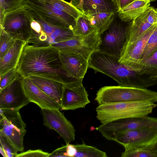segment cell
Masks as SVG:
<instances>
[{
	"label": "cell",
	"mask_w": 157,
	"mask_h": 157,
	"mask_svg": "<svg viewBox=\"0 0 157 157\" xmlns=\"http://www.w3.org/2000/svg\"><path fill=\"white\" fill-rule=\"evenodd\" d=\"M22 77L37 76L62 83L76 81L65 70L59 56V49L51 45L35 47L26 44L17 67Z\"/></svg>",
	"instance_id": "6da1fadb"
},
{
	"label": "cell",
	"mask_w": 157,
	"mask_h": 157,
	"mask_svg": "<svg viewBox=\"0 0 157 157\" xmlns=\"http://www.w3.org/2000/svg\"><path fill=\"white\" fill-rule=\"evenodd\" d=\"M157 106L155 103L134 101L111 103L99 105L96 117L101 124L116 120L147 116Z\"/></svg>",
	"instance_id": "7a4b0ae2"
},
{
	"label": "cell",
	"mask_w": 157,
	"mask_h": 157,
	"mask_svg": "<svg viewBox=\"0 0 157 157\" xmlns=\"http://www.w3.org/2000/svg\"><path fill=\"white\" fill-rule=\"evenodd\" d=\"M99 105L111 103L134 101L157 102V92L146 88L120 86H106L98 91L94 99Z\"/></svg>",
	"instance_id": "3957f363"
},
{
	"label": "cell",
	"mask_w": 157,
	"mask_h": 157,
	"mask_svg": "<svg viewBox=\"0 0 157 157\" xmlns=\"http://www.w3.org/2000/svg\"><path fill=\"white\" fill-rule=\"evenodd\" d=\"M0 134L3 136L17 152L24 149V137L26 125L19 110L0 109Z\"/></svg>",
	"instance_id": "277c9868"
},
{
	"label": "cell",
	"mask_w": 157,
	"mask_h": 157,
	"mask_svg": "<svg viewBox=\"0 0 157 157\" xmlns=\"http://www.w3.org/2000/svg\"><path fill=\"white\" fill-rule=\"evenodd\" d=\"M32 16L23 5L13 11L5 13L0 26L15 40L26 43L30 38L32 30L31 27Z\"/></svg>",
	"instance_id": "5b68a950"
},
{
	"label": "cell",
	"mask_w": 157,
	"mask_h": 157,
	"mask_svg": "<svg viewBox=\"0 0 157 157\" xmlns=\"http://www.w3.org/2000/svg\"><path fill=\"white\" fill-rule=\"evenodd\" d=\"M157 126V118L146 116L116 120L102 124L96 128L105 138L114 140L116 136L126 131L139 128Z\"/></svg>",
	"instance_id": "8992f818"
},
{
	"label": "cell",
	"mask_w": 157,
	"mask_h": 157,
	"mask_svg": "<svg viewBox=\"0 0 157 157\" xmlns=\"http://www.w3.org/2000/svg\"><path fill=\"white\" fill-rule=\"evenodd\" d=\"M23 5L32 8L52 26L66 27L73 31L75 27L76 19L54 7L45 0H24Z\"/></svg>",
	"instance_id": "52a82bcc"
},
{
	"label": "cell",
	"mask_w": 157,
	"mask_h": 157,
	"mask_svg": "<svg viewBox=\"0 0 157 157\" xmlns=\"http://www.w3.org/2000/svg\"><path fill=\"white\" fill-rule=\"evenodd\" d=\"M126 27L114 19L109 28L100 35L99 50L120 57L126 40Z\"/></svg>",
	"instance_id": "ba28073f"
},
{
	"label": "cell",
	"mask_w": 157,
	"mask_h": 157,
	"mask_svg": "<svg viewBox=\"0 0 157 157\" xmlns=\"http://www.w3.org/2000/svg\"><path fill=\"white\" fill-rule=\"evenodd\" d=\"M157 140V126L131 130L123 132L114 140L122 145L125 150L144 148Z\"/></svg>",
	"instance_id": "9c48e42d"
},
{
	"label": "cell",
	"mask_w": 157,
	"mask_h": 157,
	"mask_svg": "<svg viewBox=\"0 0 157 157\" xmlns=\"http://www.w3.org/2000/svg\"><path fill=\"white\" fill-rule=\"evenodd\" d=\"M57 109H41L44 125L56 132L64 140L66 144L75 140V130L74 127Z\"/></svg>",
	"instance_id": "30bf717a"
},
{
	"label": "cell",
	"mask_w": 157,
	"mask_h": 157,
	"mask_svg": "<svg viewBox=\"0 0 157 157\" xmlns=\"http://www.w3.org/2000/svg\"><path fill=\"white\" fill-rule=\"evenodd\" d=\"M100 35L96 32L87 36H75L73 38L51 46L58 48L59 51L81 53L89 60L93 53L99 49Z\"/></svg>",
	"instance_id": "8fae6325"
},
{
	"label": "cell",
	"mask_w": 157,
	"mask_h": 157,
	"mask_svg": "<svg viewBox=\"0 0 157 157\" xmlns=\"http://www.w3.org/2000/svg\"><path fill=\"white\" fill-rule=\"evenodd\" d=\"M82 81V79L77 80L63 84L60 109L68 110L84 108L90 103Z\"/></svg>",
	"instance_id": "7c38bea8"
},
{
	"label": "cell",
	"mask_w": 157,
	"mask_h": 157,
	"mask_svg": "<svg viewBox=\"0 0 157 157\" xmlns=\"http://www.w3.org/2000/svg\"><path fill=\"white\" fill-rule=\"evenodd\" d=\"M21 77L0 90V109L20 110L30 102L22 87Z\"/></svg>",
	"instance_id": "4fadbf2b"
},
{
	"label": "cell",
	"mask_w": 157,
	"mask_h": 157,
	"mask_svg": "<svg viewBox=\"0 0 157 157\" xmlns=\"http://www.w3.org/2000/svg\"><path fill=\"white\" fill-rule=\"evenodd\" d=\"M156 24L152 25L137 40L131 44H124L119 59L120 62L132 67L137 65Z\"/></svg>",
	"instance_id": "5bb4252c"
},
{
	"label": "cell",
	"mask_w": 157,
	"mask_h": 157,
	"mask_svg": "<svg viewBox=\"0 0 157 157\" xmlns=\"http://www.w3.org/2000/svg\"><path fill=\"white\" fill-rule=\"evenodd\" d=\"M59 56L65 70L72 78L82 79L89 67V59L81 53L59 51Z\"/></svg>",
	"instance_id": "9a60e30c"
},
{
	"label": "cell",
	"mask_w": 157,
	"mask_h": 157,
	"mask_svg": "<svg viewBox=\"0 0 157 157\" xmlns=\"http://www.w3.org/2000/svg\"><path fill=\"white\" fill-rule=\"evenodd\" d=\"M21 81L24 92L31 102L41 109H60V105L55 100L41 90L28 77H21Z\"/></svg>",
	"instance_id": "2e32d148"
},
{
	"label": "cell",
	"mask_w": 157,
	"mask_h": 157,
	"mask_svg": "<svg viewBox=\"0 0 157 157\" xmlns=\"http://www.w3.org/2000/svg\"><path fill=\"white\" fill-rule=\"evenodd\" d=\"M26 44L25 41L15 40L7 53L0 59V76L17 68L23 49Z\"/></svg>",
	"instance_id": "e0dca14e"
},
{
	"label": "cell",
	"mask_w": 157,
	"mask_h": 157,
	"mask_svg": "<svg viewBox=\"0 0 157 157\" xmlns=\"http://www.w3.org/2000/svg\"><path fill=\"white\" fill-rule=\"evenodd\" d=\"M46 94L53 98L60 106L63 84L45 78L30 75L28 77Z\"/></svg>",
	"instance_id": "ac0fdd59"
},
{
	"label": "cell",
	"mask_w": 157,
	"mask_h": 157,
	"mask_svg": "<svg viewBox=\"0 0 157 157\" xmlns=\"http://www.w3.org/2000/svg\"><path fill=\"white\" fill-rule=\"evenodd\" d=\"M83 14L100 35L109 28L115 18V13L98 9L88 11Z\"/></svg>",
	"instance_id": "d6986e66"
},
{
	"label": "cell",
	"mask_w": 157,
	"mask_h": 157,
	"mask_svg": "<svg viewBox=\"0 0 157 157\" xmlns=\"http://www.w3.org/2000/svg\"><path fill=\"white\" fill-rule=\"evenodd\" d=\"M152 25L147 21L145 11L127 26L126 38L124 44H131L137 40Z\"/></svg>",
	"instance_id": "ffe728a7"
},
{
	"label": "cell",
	"mask_w": 157,
	"mask_h": 157,
	"mask_svg": "<svg viewBox=\"0 0 157 157\" xmlns=\"http://www.w3.org/2000/svg\"><path fill=\"white\" fill-rule=\"evenodd\" d=\"M70 3L83 13L96 9L117 12L112 0H71Z\"/></svg>",
	"instance_id": "44dd1931"
},
{
	"label": "cell",
	"mask_w": 157,
	"mask_h": 157,
	"mask_svg": "<svg viewBox=\"0 0 157 157\" xmlns=\"http://www.w3.org/2000/svg\"><path fill=\"white\" fill-rule=\"evenodd\" d=\"M150 0H135L117 12L122 21L129 22L140 16L150 6Z\"/></svg>",
	"instance_id": "7402d4cb"
},
{
	"label": "cell",
	"mask_w": 157,
	"mask_h": 157,
	"mask_svg": "<svg viewBox=\"0 0 157 157\" xmlns=\"http://www.w3.org/2000/svg\"><path fill=\"white\" fill-rule=\"evenodd\" d=\"M75 149L74 157H107L106 153L97 148L84 144H72Z\"/></svg>",
	"instance_id": "603a6c76"
},
{
	"label": "cell",
	"mask_w": 157,
	"mask_h": 157,
	"mask_svg": "<svg viewBox=\"0 0 157 157\" xmlns=\"http://www.w3.org/2000/svg\"><path fill=\"white\" fill-rule=\"evenodd\" d=\"M73 31L75 36H84L97 32L84 14L76 19V25Z\"/></svg>",
	"instance_id": "cb8c5ba5"
},
{
	"label": "cell",
	"mask_w": 157,
	"mask_h": 157,
	"mask_svg": "<svg viewBox=\"0 0 157 157\" xmlns=\"http://www.w3.org/2000/svg\"><path fill=\"white\" fill-rule=\"evenodd\" d=\"M54 7L64 12L75 19L83 14V13L70 2L64 0H45Z\"/></svg>",
	"instance_id": "d4e9b609"
},
{
	"label": "cell",
	"mask_w": 157,
	"mask_h": 157,
	"mask_svg": "<svg viewBox=\"0 0 157 157\" xmlns=\"http://www.w3.org/2000/svg\"><path fill=\"white\" fill-rule=\"evenodd\" d=\"M15 40L0 26V59L3 57L7 53Z\"/></svg>",
	"instance_id": "484cf974"
},
{
	"label": "cell",
	"mask_w": 157,
	"mask_h": 157,
	"mask_svg": "<svg viewBox=\"0 0 157 157\" xmlns=\"http://www.w3.org/2000/svg\"><path fill=\"white\" fill-rule=\"evenodd\" d=\"M157 51V24L153 31L149 36L141 59L147 58Z\"/></svg>",
	"instance_id": "4316f807"
},
{
	"label": "cell",
	"mask_w": 157,
	"mask_h": 157,
	"mask_svg": "<svg viewBox=\"0 0 157 157\" xmlns=\"http://www.w3.org/2000/svg\"><path fill=\"white\" fill-rule=\"evenodd\" d=\"M121 157H157V154L146 148L125 150Z\"/></svg>",
	"instance_id": "83f0119b"
},
{
	"label": "cell",
	"mask_w": 157,
	"mask_h": 157,
	"mask_svg": "<svg viewBox=\"0 0 157 157\" xmlns=\"http://www.w3.org/2000/svg\"><path fill=\"white\" fill-rule=\"evenodd\" d=\"M24 0H0V13L13 11L23 5Z\"/></svg>",
	"instance_id": "f1b7e54d"
},
{
	"label": "cell",
	"mask_w": 157,
	"mask_h": 157,
	"mask_svg": "<svg viewBox=\"0 0 157 157\" xmlns=\"http://www.w3.org/2000/svg\"><path fill=\"white\" fill-rule=\"evenodd\" d=\"M0 152L4 157H16L17 151L6 139L0 134Z\"/></svg>",
	"instance_id": "f546056e"
},
{
	"label": "cell",
	"mask_w": 157,
	"mask_h": 157,
	"mask_svg": "<svg viewBox=\"0 0 157 157\" xmlns=\"http://www.w3.org/2000/svg\"><path fill=\"white\" fill-rule=\"evenodd\" d=\"M21 76L17 70V68L13 69L2 76H0V90L10 85Z\"/></svg>",
	"instance_id": "4dcf8cb0"
},
{
	"label": "cell",
	"mask_w": 157,
	"mask_h": 157,
	"mask_svg": "<svg viewBox=\"0 0 157 157\" xmlns=\"http://www.w3.org/2000/svg\"><path fill=\"white\" fill-rule=\"evenodd\" d=\"M137 66L147 67L157 70V51L149 57L140 59Z\"/></svg>",
	"instance_id": "1f68e13d"
},
{
	"label": "cell",
	"mask_w": 157,
	"mask_h": 157,
	"mask_svg": "<svg viewBox=\"0 0 157 157\" xmlns=\"http://www.w3.org/2000/svg\"><path fill=\"white\" fill-rule=\"evenodd\" d=\"M50 153L40 149L29 150L17 154L16 157H49Z\"/></svg>",
	"instance_id": "d6a6232c"
},
{
	"label": "cell",
	"mask_w": 157,
	"mask_h": 157,
	"mask_svg": "<svg viewBox=\"0 0 157 157\" xmlns=\"http://www.w3.org/2000/svg\"><path fill=\"white\" fill-rule=\"evenodd\" d=\"M148 22L152 25L157 24V10L152 7H149L146 10Z\"/></svg>",
	"instance_id": "836d02e7"
},
{
	"label": "cell",
	"mask_w": 157,
	"mask_h": 157,
	"mask_svg": "<svg viewBox=\"0 0 157 157\" xmlns=\"http://www.w3.org/2000/svg\"><path fill=\"white\" fill-rule=\"evenodd\" d=\"M67 144L56 149L50 153L49 157H67Z\"/></svg>",
	"instance_id": "e575fe53"
},
{
	"label": "cell",
	"mask_w": 157,
	"mask_h": 157,
	"mask_svg": "<svg viewBox=\"0 0 157 157\" xmlns=\"http://www.w3.org/2000/svg\"><path fill=\"white\" fill-rule=\"evenodd\" d=\"M115 6L117 12L135 0H112Z\"/></svg>",
	"instance_id": "d590c367"
},
{
	"label": "cell",
	"mask_w": 157,
	"mask_h": 157,
	"mask_svg": "<svg viewBox=\"0 0 157 157\" xmlns=\"http://www.w3.org/2000/svg\"><path fill=\"white\" fill-rule=\"evenodd\" d=\"M144 148L150 150L157 154V140L150 146Z\"/></svg>",
	"instance_id": "8d00e7d4"
},
{
	"label": "cell",
	"mask_w": 157,
	"mask_h": 157,
	"mask_svg": "<svg viewBox=\"0 0 157 157\" xmlns=\"http://www.w3.org/2000/svg\"><path fill=\"white\" fill-rule=\"evenodd\" d=\"M151 0V1H152V0Z\"/></svg>",
	"instance_id": "74e56055"
}]
</instances>
